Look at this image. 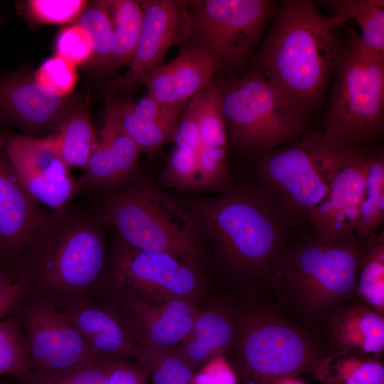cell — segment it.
Returning a JSON list of instances; mask_svg holds the SVG:
<instances>
[{
	"mask_svg": "<svg viewBox=\"0 0 384 384\" xmlns=\"http://www.w3.org/2000/svg\"><path fill=\"white\" fill-rule=\"evenodd\" d=\"M230 275L267 291L271 270L296 230L259 183H234L210 198L183 203Z\"/></svg>",
	"mask_w": 384,
	"mask_h": 384,
	"instance_id": "6da1fadb",
	"label": "cell"
},
{
	"mask_svg": "<svg viewBox=\"0 0 384 384\" xmlns=\"http://www.w3.org/2000/svg\"><path fill=\"white\" fill-rule=\"evenodd\" d=\"M333 30L315 1H284L256 57L272 87L307 120L343 55Z\"/></svg>",
	"mask_w": 384,
	"mask_h": 384,
	"instance_id": "7a4b0ae2",
	"label": "cell"
},
{
	"mask_svg": "<svg viewBox=\"0 0 384 384\" xmlns=\"http://www.w3.org/2000/svg\"><path fill=\"white\" fill-rule=\"evenodd\" d=\"M361 242L295 239L274 262L267 280L270 300L316 333L335 309L356 299Z\"/></svg>",
	"mask_w": 384,
	"mask_h": 384,
	"instance_id": "3957f363",
	"label": "cell"
},
{
	"mask_svg": "<svg viewBox=\"0 0 384 384\" xmlns=\"http://www.w3.org/2000/svg\"><path fill=\"white\" fill-rule=\"evenodd\" d=\"M102 220L127 245L167 253L198 267L203 239L191 214L174 196L140 175L116 189L90 196Z\"/></svg>",
	"mask_w": 384,
	"mask_h": 384,
	"instance_id": "277c9868",
	"label": "cell"
},
{
	"mask_svg": "<svg viewBox=\"0 0 384 384\" xmlns=\"http://www.w3.org/2000/svg\"><path fill=\"white\" fill-rule=\"evenodd\" d=\"M229 352L239 384H274L310 375L329 355L314 332L265 301L245 309Z\"/></svg>",
	"mask_w": 384,
	"mask_h": 384,
	"instance_id": "5b68a950",
	"label": "cell"
},
{
	"mask_svg": "<svg viewBox=\"0 0 384 384\" xmlns=\"http://www.w3.org/2000/svg\"><path fill=\"white\" fill-rule=\"evenodd\" d=\"M107 226L93 207L70 205L52 212L30 246L19 275L53 290L90 288L105 265Z\"/></svg>",
	"mask_w": 384,
	"mask_h": 384,
	"instance_id": "8992f818",
	"label": "cell"
},
{
	"mask_svg": "<svg viewBox=\"0 0 384 384\" xmlns=\"http://www.w3.org/2000/svg\"><path fill=\"white\" fill-rule=\"evenodd\" d=\"M343 149L329 142L321 132L309 131L258 154V183L296 230L328 194Z\"/></svg>",
	"mask_w": 384,
	"mask_h": 384,
	"instance_id": "52a82bcc",
	"label": "cell"
},
{
	"mask_svg": "<svg viewBox=\"0 0 384 384\" xmlns=\"http://www.w3.org/2000/svg\"><path fill=\"white\" fill-rule=\"evenodd\" d=\"M215 84L229 145L236 151L259 154L309 132L308 120L272 87L256 58L245 73Z\"/></svg>",
	"mask_w": 384,
	"mask_h": 384,
	"instance_id": "ba28073f",
	"label": "cell"
},
{
	"mask_svg": "<svg viewBox=\"0 0 384 384\" xmlns=\"http://www.w3.org/2000/svg\"><path fill=\"white\" fill-rule=\"evenodd\" d=\"M384 132V58L348 47L336 72L322 134L341 148L367 147Z\"/></svg>",
	"mask_w": 384,
	"mask_h": 384,
	"instance_id": "9c48e42d",
	"label": "cell"
},
{
	"mask_svg": "<svg viewBox=\"0 0 384 384\" xmlns=\"http://www.w3.org/2000/svg\"><path fill=\"white\" fill-rule=\"evenodd\" d=\"M276 5L270 0L189 1V35L185 42L203 48L224 67H242Z\"/></svg>",
	"mask_w": 384,
	"mask_h": 384,
	"instance_id": "30bf717a",
	"label": "cell"
},
{
	"mask_svg": "<svg viewBox=\"0 0 384 384\" xmlns=\"http://www.w3.org/2000/svg\"><path fill=\"white\" fill-rule=\"evenodd\" d=\"M107 278L117 293L151 302H198L203 279L198 267L174 255L135 249L115 236Z\"/></svg>",
	"mask_w": 384,
	"mask_h": 384,
	"instance_id": "8fae6325",
	"label": "cell"
},
{
	"mask_svg": "<svg viewBox=\"0 0 384 384\" xmlns=\"http://www.w3.org/2000/svg\"><path fill=\"white\" fill-rule=\"evenodd\" d=\"M0 144L26 189L58 212L81 193L78 180L58 154L50 137L38 138L0 130Z\"/></svg>",
	"mask_w": 384,
	"mask_h": 384,
	"instance_id": "7c38bea8",
	"label": "cell"
},
{
	"mask_svg": "<svg viewBox=\"0 0 384 384\" xmlns=\"http://www.w3.org/2000/svg\"><path fill=\"white\" fill-rule=\"evenodd\" d=\"M87 100L58 96L22 70L0 73V125L18 127L28 136L53 134Z\"/></svg>",
	"mask_w": 384,
	"mask_h": 384,
	"instance_id": "4fadbf2b",
	"label": "cell"
},
{
	"mask_svg": "<svg viewBox=\"0 0 384 384\" xmlns=\"http://www.w3.org/2000/svg\"><path fill=\"white\" fill-rule=\"evenodd\" d=\"M143 22L137 46L127 72L107 87L130 98L146 75L163 64L166 52L189 35V1L144 0Z\"/></svg>",
	"mask_w": 384,
	"mask_h": 384,
	"instance_id": "5bb4252c",
	"label": "cell"
},
{
	"mask_svg": "<svg viewBox=\"0 0 384 384\" xmlns=\"http://www.w3.org/2000/svg\"><path fill=\"white\" fill-rule=\"evenodd\" d=\"M371 150L344 148L338 170L325 198L309 213L312 238L321 241L358 242L356 229Z\"/></svg>",
	"mask_w": 384,
	"mask_h": 384,
	"instance_id": "9a60e30c",
	"label": "cell"
},
{
	"mask_svg": "<svg viewBox=\"0 0 384 384\" xmlns=\"http://www.w3.org/2000/svg\"><path fill=\"white\" fill-rule=\"evenodd\" d=\"M49 213L19 180L0 144V267L19 275L28 250Z\"/></svg>",
	"mask_w": 384,
	"mask_h": 384,
	"instance_id": "2e32d148",
	"label": "cell"
},
{
	"mask_svg": "<svg viewBox=\"0 0 384 384\" xmlns=\"http://www.w3.org/2000/svg\"><path fill=\"white\" fill-rule=\"evenodd\" d=\"M23 326L31 374L61 370L97 356L78 329L47 303L31 306Z\"/></svg>",
	"mask_w": 384,
	"mask_h": 384,
	"instance_id": "e0dca14e",
	"label": "cell"
},
{
	"mask_svg": "<svg viewBox=\"0 0 384 384\" xmlns=\"http://www.w3.org/2000/svg\"><path fill=\"white\" fill-rule=\"evenodd\" d=\"M106 94L105 119L128 136L149 159L173 140L188 103L164 105L147 94L138 100Z\"/></svg>",
	"mask_w": 384,
	"mask_h": 384,
	"instance_id": "ac0fdd59",
	"label": "cell"
},
{
	"mask_svg": "<svg viewBox=\"0 0 384 384\" xmlns=\"http://www.w3.org/2000/svg\"><path fill=\"white\" fill-rule=\"evenodd\" d=\"M117 294L127 314L124 321L142 348L173 349L188 335L202 310L196 302L186 299L151 302Z\"/></svg>",
	"mask_w": 384,
	"mask_h": 384,
	"instance_id": "d6986e66",
	"label": "cell"
},
{
	"mask_svg": "<svg viewBox=\"0 0 384 384\" xmlns=\"http://www.w3.org/2000/svg\"><path fill=\"white\" fill-rule=\"evenodd\" d=\"M315 334L328 354L346 351L383 360L384 316L358 299L333 311Z\"/></svg>",
	"mask_w": 384,
	"mask_h": 384,
	"instance_id": "ffe728a7",
	"label": "cell"
},
{
	"mask_svg": "<svg viewBox=\"0 0 384 384\" xmlns=\"http://www.w3.org/2000/svg\"><path fill=\"white\" fill-rule=\"evenodd\" d=\"M224 67L212 53L191 42H185L178 55L161 64L145 78L146 94L168 105L188 102L203 89L214 74Z\"/></svg>",
	"mask_w": 384,
	"mask_h": 384,
	"instance_id": "44dd1931",
	"label": "cell"
},
{
	"mask_svg": "<svg viewBox=\"0 0 384 384\" xmlns=\"http://www.w3.org/2000/svg\"><path fill=\"white\" fill-rule=\"evenodd\" d=\"M100 135L78 180L81 193L89 196L116 189L139 176L141 152L134 142L106 119Z\"/></svg>",
	"mask_w": 384,
	"mask_h": 384,
	"instance_id": "7402d4cb",
	"label": "cell"
},
{
	"mask_svg": "<svg viewBox=\"0 0 384 384\" xmlns=\"http://www.w3.org/2000/svg\"><path fill=\"white\" fill-rule=\"evenodd\" d=\"M200 149L197 191L223 192L234 182L228 161L229 137L218 87L200 91Z\"/></svg>",
	"mask_w": 384,
	"mask_h": 384,
	"instance_id": "603a6c76",
	"label": "cell"
},
{
	"mask_svg": "<svg viewBox=\"0 0 384 384\" xmlns=\"http://www.w3.org/2000/svg\"><path fill=\"white\" fill-rule=\"evenodd\" d=\"M248 305L235 308L218 304L202 309L186 338L171 351L193 370L218 355H226L234 344L240 317Z\"/></svg>",
	"mask_w": 384,
	"mask_h": 384,
	"instance_id": "cb8c5ba5",
	"label": "cell"
},
{
	"mask_svg": "<svg viewBox=\"0 0 384 384\" xmlns=\"http://www.w3.org/2000/svg\"><path fill=\"white\" fill-rule=\"evenodd\" d=\"M60 312L96 354L129 358L144 366L143 348L125 321L112 311L95 304H76Z\"/></svg>",
	"mask_w": 384,
	"mask_h": 384,
	"instance_id": "d4e9b609",
	"label": "cell"
},
{
	"mask_svg": "<svg viewBox=\"0 0 384 384\" xmlns=\"http://www.w3.org/2000/svg\"><path fill=\"white\" fill-rule=\"evenodd\" d=\"M334 15L329 24L334 29L353 18L361 30V36L349 44L353 50L374 58H384V1L382 0L322 1Z\"/></svg>",
	"mask_w": 384,
	"mask_h": 384,
	"instance_id": "484cf974",
	"label": "cell"
},
{
	"mask_svg": "<svg viewBox=\"0 0 384 384\" xmlns=\"http://www.w3.org/2000/svg\"><path fill=\"white\" fill-rule=\"evenodd\" d=\"M324 384H384L383 360L337 351L325 356L309 375Z\"/></svg>",
	"mask_w": 384,
	"mask_h": 384,
	"instance_id": "4316f807",
	"label": "cell"
},
{
	"mask_svg": "<svg viewBox=\"0 0 384 384\" xmlns=\"http://www.w3.org/2000/svg\"><path fill=\"white\" fill-rule=\"evenodd\" d=\"M50 137L58 154L69 169H83L98 142L90 116L87 100Z\"/></svg>",
	"mask_w": 384,
	"mask_h": 384,
	"instance_id": "83f0119b",
	"label": "cell"
},
{
	"mask_svg": "<svg viewBox=\"0 0 384 384\" xmlns=\"http://www.w3.org/2000/svg\"><path fill=\"white\" fill-rule=\"evenodd\" d=\"M113 27L110 69L129 66L133 60L143 22L140 1H106Z\"/></svg>",
	"mask_w": 384,
	"mask_h": 384,
	"instance_id": "f1b7e54d",
	"label": "cell"
},
{
	"mask_svg": "<svg viewBox=\"0 0 384 384\" xmlns=\"http://www.w3.org/2000/svg\"><path fill=\"white\" fill-rule=\"evenodd\" d=\"M356 297L384 316V232L361 242Z\"/></svg>",
	"mask_w": 384,
	"mask_h": 384,
	"instance_id": "f546056e",
	"label": "cell"
},
{
	"mask_svg": "<svg viewBox=\"0 0 384 384\" xmlns=\"http://www.w3.org/2000/svg\"><path fill=\"white\" fill-rule=\"evenodd\" d=\"M384 223V153L371 150L366 186L356 229L358 242L377 235Z\"/></svg>",
	"mask_w": 384,
	"mask_h": 384,
	"instance_id": "4dcf8cb0",
	"label": "cell"
},
{
	"mask_svg": "<svg viewBox=\"0 0 384 384\" xmlns=\"http://www.w3.org/2000/svg\"><path fill=\"white\" fill-rule=\"evenodd\" d=\"M75 23L87 34L92 43L90 64L100 71L110 69L113 43V27L106 1L88 2Z\"/></svg>",
	"mask_w": 384,
	"mask_h": 384,
	"instance_id": "1f68e13d",
	"label": "cell"
},
{
	"mask_svg": "<svg viewBox=\"0 0 384 384\" xmlns=\"http://www.w3.org/2000/svg\"><path fill=\"white\" fill-rule=\"evenodd\" d=\"M4 374L26 383L31 375L23 329L18 319L10 315L0 319V375Z\"/></svg>",
	"mask_w": 384,
	"mask_h": 384,
	"instance_id": "d6a6232c",
	"label": "cell"
},
{
	"mask_svg": "<svg viewBox=\"0 0 384 384\" xmlns=\"http://www.w3.org/2000/svg\"><path fill=\"white\" fill-rule=\"evenodd\" d=\"M116 358L95 356L76 366L61 370L32 373L28 384H107L110 371Z\"/></svg>",
	"mask_w": 384,
	"mask_h": 384,
	"instance_id": "836d02e7",
	"label": "cell"
},
{
	"mask_svg": "<svg viewBox=\"0 0 384 384\" xmlns=\"http://www.w3.org/2000/svg\"><path fill=\"white\" fill-rule=\"evenodd\" d=\"M88 1L85 0H29L21 4L26 16L36 23H75Z\"/></svg>",
	"mask_w": 384,
	"mask_h": 384,
	"instance_id": "e575fe53",
	"label": "cell"
},
{
	"mask_svg": "<svg viewBox=\"0 0 384 384\" xmlns=\"http://www.w3.org/2000/svg\"><path fill=\"white\" fill-rule=\"evenodd\" d=\"M32 75L38 84L65 97L73 95L78 78L77 66L57 55L44 60Z\"/></svg>",
	"mask_w": 384,
	"mask_h": 384,
	"instance_id": "d590c367",
	"label": "cell"
},
{
	"mask_svg": "<svg viewBox=\"0 0 384 384\" xmlns=\"http://www.w3.org/2000/svg\"><path fill=\"white\" fill-rule=\"evenodd\" d=\"M55 54L75 66L91 63L92 43L86 32L77 23L63 27L55 43Z\"/></svg>",
	"mask_w": 384,
	"mask_h": 384,
	"instance_id": "8d00e7d4",
	"label": "cell"
},
{
	"mask_svg": "<svg viewBox=\"0 0 384 384\" xmlns=\"http://www.w3.org/2000/svg\"><path fill=\"white\" fill-rule=\"evenodd\" d=\"M193 384H239L237 374L226 355L212 358L195 373Z\"/></svg>",
	"mask_w": 384,
	"mask_h": 384,
	"instance_id": "74e56055",
	"label": "cell"
},
{
	"mask_svg": "<svg viewBox=\"0 0 384 384\" xmlns=\"http://www.w3.org/2000/svg\"><path fill=\"white\" fill-rule=\"evenodd\" d=\"M149 371L140 363L126 358H116L107 384H149Z\"/></svg>",
	"mask_w": 384,
	"mask_h": 384,
	"instance_id": "f35d334b",
	"label": "cell"
},
{
	"mask_svg": "<svg viewBox=\"0 0 384 384\" xmlns=\"http://www.w3.org/2000/svg\"><path fill=\"white\" fill-rule=\"evenodd\" d=\"M28 285L26 278L19 275L17 279L0 291V319L9 315L16 309Z\"/></svg>",
	"mask_w": 384,
	"mask_h": 384,
	"instance_id": "ab89813d",
	"label": "cell"
},
{
	"mask_svg": "<svg viewBox=\"0 0 384 384\" xmlns=\"http://www.w3.org/2000/svg\"><path fill=\"white\" fill-rule=\"evenodd\" d=\"M145 368L149 371V380L152 384H189L165 373L152 363H146Z\"/></svg>",
	"mask_w": 384,
	"mask_h": 384,
	"instance_id": "60d3db41",
	"label": "cell"
},
{
	"mask_svg": "<svg viewBox=\"0 0 384 384\" xmlns=\"http://www.w3.org/2000/svg\"><path fill=\"white\" fill-rule=\"evenodd\" d=\"M18 276L0 267V291L17 279Z\"/></svg>",
	"mask_w": 384,
	"mask_h": 384,
	"instance_id": "b9f144b4",
	"label": "cell"
},
{
	"mask_svg": "<svg viewBox=\"0 0 384 384\" xmlns=\"http://www.w3.org/2000/svg\"><path fill=\"white\" fill-rule=\"evenodd\" d=\"M274 384H305L298 378H287L277 382Z\"/></svg>",
	"mask_w": 384,
	"mask_h": 384,
	"instance_id": "7bdbcfd3",
	"label": "cell"
},
{
	"mask_svg": "<svg viewBox=\"0 0 384 384\" xmlns=\"http://www.w3.org/2000/svg\"><path fill=\"white\" fill-rule=\"evenodd\" d=\"M149 384H152V383H151L150 382V380H149Z\"/></svg>",
	"mask_w": 384,
	"mask_h": 384,
	"instance_id": "ee69618b",
	"label": "cell"
}]
</instances>
